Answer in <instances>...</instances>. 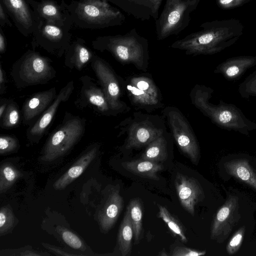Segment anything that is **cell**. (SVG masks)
I'll list each match as a JSON object with an SVG mask.
<instances>
[{"label":"cell","instance_id":"cell-1","mask_svg":"<svg viewBox=\"0 0 256 256\" xmlns=\"http://www.w3.org/2000/svg\"><path fill=\"white\" fill-rule=\"evenodd\" d=\"M242 30V25L236 20L214 22L208 27L175 42L171 47L190 54H212L234 44Z\"/></svg>","mask_w":256,"mask_h":256},{"label":"cell","instance_id":"cell-2","mask_svg":"<svg viewBox=\"0 0 256 256\" xmlns=\"http://www.w3.org/2000/svg\"><path fill=\"white\" fill-rule=\"evenodd\" d=\"M214 92L211 88L196 84L190 94L192 104L218 126L248 136L256 130V122L246 118L236 106L220 100L217 104L210 102Z\"/></svg>","mask_w":256,"mask_h":256},{"label":"cell","instance_id":"cell-3","mask_svg":"<svg viewBox=\"0 0 256 256\" xmlns=\"http://www.w3.org/2000/svg\"><path fill=\"white\" fill-rule=\"evenodd\" d=\"M86 124L85 118L66 112L61 123L47 139L41 160L52 162L66 154L84 136Z\"/></svg>","mask_w":256,"mask_h":256},{"label":"cell","instance_id":"cell-4","mask_svg":"<svg viewBox=\"0 0 256 256\" xmlns=\"http://www.w3.org/2000/svg\"><path fill=\"white\" fill-rule=\"evenodd\" d=\"M56 75L52 60L33 50L28 51L18 58L10 71V76L18 89L48 84Z\"/></svg>","mask_w":256,"mask_h":256},{"label":"cell","instance_id":"cell-5","mask_svg":"<svg viewBox=\"0 0 256 256\" xmlns=\"http://www.w3.org/2000/svg\"><path fill=\"white\" fill-rule=\"evenodd\" d=\"M120 134L127 133L124 143L126 150L146 146L166 132L164 120L158 115L134 113L118 125Z\"/></svg>","mask_w":256,"mask_h":256},{"label":"cell","instance_id":"cell-6","mask_svg":"<svg viewBox=\"0 0 256 256\" xmlns=\"http://www.w3.org/2000/svg\"><path fill=\"white\" fill-rule=\"evenodd\" d=\"M94 47L108 50L122 64H132L138 70L146 71L148 64L147 48L137 38L131 36H116L98 40Z\"/></svg>","mask_w":256,"mask_h":256},{"label":"cell","instance_id":"cell-7","mask_svg":"<svg viewBox=\"0 0 256 256\" xmlns=\"http://www.w3.org/2000/svg\"><path fill=\"white\" fill-rule=\"evenodd\" d=\"M162 112L178 146L195 164L200 158V148L188 122L176 107L166 106Z\"/></svg>","mask_w":256,"mask_h":256},{"label":"cell","instance_id":"cell-8","mask_svg":"<svg viewBox=\"0 0 256 256\" xmlns=\"http://www.w3.org/2000/svg\"><path fill=\"white\" fill-rule=\"evenodd\" d=\"M90 66L114 114L126 110V105L120 100L122 94L120 82L110 66L96 55L90 61Z\"/></svg>","mask_w":256,"mask_h":256},{"label":"cell","instance_id":"cell-9","mask_svg":"<svg viewBox=\"0 0 256 256\" xmlns=\"http://www.w3.org/2000/svg\"><path fill=\"white\" fill-rule=\"evenodd\" d=\"M126 90L132 102L145 109L158 108L161 103L160 92L153 80L146 76H136L128 79Z\"/></svg>","mask_w":256,"mask_h":256},{"label":"cell","instance_id":"cell-10","mask_svg":"<svg viewBox=\"0 0 256 256\" xmlns=\"http://www.w3.org/2000/svg\"><path fill=\"white\" fill-rule=\"evenodd\" d=\"M240 219L238 198L230 195L219 208L212 223L210 238L221 243L231 233Z\"/></svg>","mask_w":256,"mask_h":256},{"label":"cell","instance_id":"cell-11","mask_svg":"<svg viewBox=\"0 0 256 256\" xmlns=\"http://www.w3.org/2000/svg\"><path fill=\"white\" fill-rule=\"evenodd\" d=\"M74 89V82L70 80L63 86L52 104L38 119L28 126L26 132L28 139L38 142L46 133L60 104L67 102Z\"/></svg>","mask_w":256,"mask_h":256},{"label":"cell","instance_id":"cell-12","mask_svg":"<svg viewBox=\"0 0 256 256\" xmlns=\"http://www.w3.org/2000/svg\"><path fill=\"white\" fill-rule=\"evenodd\" d=\"M79 96L74 102L76 107L82 109L90 106L98 113L106 116L114 114L111 110L104 92L90 76H82Z\"/></svg>","mask_w":256,"mask_h":256},{"label":"cell","instance_id":"cell-13","mask_svg":"<svg viewBox=\"0 0 256 256\" xmlns=\"http://www.w3.org/2000/svg\"><path fill=\"white\" fill-rule=\"evenodd\" d=\"M194 4L192 0H166L158 26V38L164 39L178 30L186 12Z\"/></svg>","mask_w":256,"mask_h":256},{"label":"cell","instance_id":"cell-14","mask_svg":"<svg viewBox=\"0 0 256 256\" xmlns=\"http://www.w3.org/2000/svg\"><path fill=\"white\" fill-rule=\"evenodd\" d=\"M76 12L81 19L94 24H108L122 16L105 0H83L78 4Z\"/></svg>","mask_w":256,"mask_h":256},{"label":"cell","instance_id":"cell-15","mask_svg":"<svg viewBox=\"0 0 256 256\" xmlns=\"http://www.w3.org/2000/svg\"><path fill=\"white\" fill-rule=\"evenodd\" d=\"M174 184L182 206L192 216H194L195 206L204 197L200 183L194 177L177 172Z\"/></svg>","mask_w":256,"mask_h":256},{"label":"cell","instance_id":"cell-16","mask_svg":"<svg viewBox=\"0 0 256 256\" xmlns=\"http://www.w3.org/2000/svg\"><path fill=\"white\" fill-rule=\"evenodd\" d=\"M57 96L55 87L36 92L28 98L23 104L21 111L22 122L30 126L54 102Z\"/></svg>","mask_w":256,"mask_h":256},{"label":"cell","instance_id":"cell-17","mask_svg":"<svg viewBox=\"0 0 256 256\" xmlns=\"http://www.w3.org/2000/svg\"><path fill=\"white\" fill-rule=\"evenodd\" d=\"M118 186L110 188L103 207L98 216L103 231L108 232L114 225L124 208V199Z\"/></svg>","mask_w":256,"mask_h":256},{"label":"cell","instance_id":"cell-18","mask_svg":"<svg viewBox=\"0 0 256 256\" xmlns=\"http://www.w3.org/2000/svg\"><path fill=\"white\" fill-rule=\"evenodd\" d=\"M99 148L100 145L97 143L90 146L66 172L55 182L53 186L54 188L63 190L79 177L94 159Z\"/></svg>","mask_w":256,"mask_h":256},{"label":"cell","instance_id":"cell-19","mask_svg":"<svg viewBox=\"0 0 256 256\" xmlns=\"http://www.w3.org/2000/svg\"><path fill=\"white\" fill-rule=\"evenodd\" d=\"M256 66V56H238L230 58L219 64L214 72L220 74L228 80H236L249 68Z\"/></svg>","mask_w":256,"mask_h":256},{"label":"cell","instance_id":"cell-20","mask_svg":"<svg viewBox=\"0 0 256 256\" xmlns=\"http://www.w3.org/2000/svg\"><path fill=\"white\" fill-rule=\"evenodd\" d=\"M226 172L256 190V173L246 158H238L224 164Z\"/></svg>","mask_w":256,"mask_h":256},{"label":"cell","instance_id":"cell-21","mask_svg":"<svg viewBox=\"0 0 256 256\" xmlns=\"http://www.w3.org/2000/svg\"><path fill=\"white\" fill-rule=\"evenodd\" d=\"M64 65L70 69L82 70L94 54L82 42H75L66 52Z\"/></svg>","mask_w":256,"mask_h":256},{"label":"cell","instance_id":"cell-22","mask_svg":"<svg viewBox=\"0 0 256 256\" xmlns=\"http://www.w3.org/2000/svg\"><path fill=\"white\" fill-rule=\"evenodd\" d=\"M122 166L128 172L141 177L159 180L157 173L164 169L159 162L142 159L123 162Z\"/></svg>","mask_w":256,"mask_h":256},{"label":"cell","instance_id":"cell-23","mask_svg":"<svg viewBox=\"0 0 256 256\" xmlns=\"http://www.w3.org/2000/svg\"><path fill=\"white\" fill-rule=\"evenodd\" d=\"M166 132L146 146L140 159L156 162H164L167 159L168 152V142L165 136Z\"/></svg>","mask_w":256,"mask_h":256},{"label":"cell","instance_id":"cell-24","mask_svg":"<svg viewBox=\"0 0 256 256\" xmlns=\"http://www.w3.org/2000/svg\"><path fill=\"white\" fill-rule=\"evenodd\" d=\"M134 230L130 214L126 208L118 235L119 250L122 256H130L132 252Z\"/></svg>","mask_w":256,"mask_h":256},{"label":"cell","instance_id":"cell-25","mask_svg":"<svg viewBox=\"0 0 256 256\" xmlns=\"http://www.w3.org/2000/svg\"><path fill=\"white\" fill-rule=\"evenodd\" d=\"M2 1L19 24L26 28L32 26V18L30 13L24 0Z\"/></svg>","mask_w":256,"mask_h":256},{"label":"cell","instance_id":"cell-26","mask_svg":"<svg viewBox=\"0 0 256 256\" xmlns=\"http://www.w3.org/2000/svg\"><path fill=\"white\" fill-rule=\"evenodd\" d=\"M134 230V238L135 244H138L141 237L142 230V206L138 198L132 200L127 206Z\"/></svg>","mask_w":256,"mask_h":256},{"label":"cell","instance_id":"cell-27","mask_svg":"<svg viewBox=\"0 0 256 256\" xmlns=\"http://www.w3.org/2000/svg\"><path fill=\"white\" fill-rule=\"evenodd\" d=\"M22 121V111L18 104L12 100H8L6 108L0 116V126L5 130L18 126Z\"/></svg>","mask_w":256,"mask_h":256},{"label":"cell","instance_id":"cell-28","mask_svg":"<svg viewBox=\"0 0 256 256\" xmlns=\"http://www.w3.org/2000/svg\"><path fill=\"white\" fill-rule=\"evenodd\" d=\"M22 176L12 164L4 163L0 168V193L6 192Z\"/></svg>","mask_w":256,"mask_h":256},{"label":"cell","instance_id":"cell-29","mask_svg":"<svg viewBox=\"0 0 256 256\" xmlns=\"http://www.w3.org/2000/svg\"><path fill=\"white\" fill-rule=\"evenodd\" d=\"M158 217L161 218L172 232L178 236L183 242H187L188 239L185 234L184 228L180 220L164 206L158 205Z\"/></svg>","mask_w":256,"mask_h":256},{"label":"cell","instance_id":"cell-30","mask_svg":"<svg viewBox=\"0 0 256 256\" xmlns=\"http://www.w3.org/2000/svg\"><path fill=\"white\" fill-rule=\"evenodd\" d=\"M238 91L244 98L256 97V70L248 76L239 85Z\"/></svg>","mask_w":256,"mask_h":256},{"label":"cell","instance_id":"cell-31","mask_svg":"<svg viewBox=\"0 0 256 256\" xmlns=\"http://www.w3.org/2000/svg\"><path fill=\"white\" fill-rule=\"evenodd\" d=\"M56 230L60 234L63 240L70 246L82 251L86 250V246L81 240L72 232L60 226H57Z\"/></svg>","mask_w":256,"mask_h":256},{"label":"cell","instance_id":"cell-32","mask_svg":"<svg viewBox=\"0 0 256 256\" xmlns=\"http://www.w3.org/2000/svg\"><path fill=\"white\" fill-rule=\"evenodd\" d=\"M16 218L8 206L2 207L0 210V235L8 232L14 226Z\"/></svg>","mask_w":256,"mask_h":256},{"label":"cell","instance_id":"cell-33","mask_svg":"<svg viewBox=\"0 0 256 256\" xmlns=\"http://www.w3.org/2000/svg\"><path fill=\"white\" fill-rule=\"evenodd\" d=\"M40 15L49 22H56L62 19V15L58 8L51 2L42 3L39 8Z\"/></svg>","mask_w":256,"mask_h":256},{"label":"cell","instance_id":"cell-34","mask_svg":"<svg viewBox=\"0 0 256 256\" xmlns=\"http://www.w3.org/2000/svg\"><path fill=\"white\" fill-rule=\"evenodd\" d=\"M19 142L12 135H2L0 136V154L4 155L16 152L19 148Z\"/></svg>","mask_w":256,"mask_h":256},{"label":"cell","instance_id":"cell-35","mask_svg":"<svg viewBox=\"0 0 256 256\" xmlns=\"http://www.w3.org/2000/svg\"><path fill=\"white\" fill-rule=\"evenodd\" d=\"M245 226L239 228L230 238L226 245L227 253L230 255L234 254L240 249L244 236Z\"/></svg>","mask_w":256,"mask_h":256},{"label":"cell","instance_id":"cell-36","mask_svg":"<svg viewBox=\"0 0 256 256\" xmlns=\"http://www.w3.org/2000/svg\"><path fill=\"white\" fill-rule=\"evenodd\" d=\"M206 254V251H200L184 246L176 247L172 254V256H199Z\"/></svg>","mask_w":256,"mask_h":256},{"label":"cell","instance_id":"cell-37","mask_svg":"<svg viewBox=\"0 0 256 256\" xmlns=\"http://www.w3.org/2000/svg\"><path fill=\"white\" fill-rule=\"evenodd\" d=\"M248 0H218L220 5L224 8H230L240 6Z\"/></svg>","mask_w":256,"mask_h":256},{"label":"cell","instance_id":"cell-38","mask_svg":"<svg viewBox=\"0 0 256 256\" xmlns=\"http://www.w3.org/2000/svg\"><path fill=\"white\" fill-rule=\"evenodd\" d=\"M7 79L2 64H0V94H3L6 90V84Z\"/></svg>","mask_w":256,"mask_h":256},{"label":"cell","instance_id":"cell-39","mask_svg":"<svg viewBox=\"0 0 256 256\" xmlns=\"http://www.w3.org/2000/svg\"><path fill=\"white\" fill-rule=\"evenodd\" d=\"M42 245L46 247V248L52 251L53 253L57 255H62V256H78V254H72L70 253L66 252L60 249L57 248H56L52 246L49 244L42 243Z\"/></svg>","mask_w":256,"mask_h":256},{"label":"cell","instance_id":"cell-40","mask_svg":"<svg viewBox=\"0 0 256 256\" xmlns=\"http://www.w3.org/2000/svg\"><path fill=\"white\" fill-rule=\"evenodd\" d=\"M6 51V42L4 36L0 34V53L4 54Z\"/></svg>","mask_w":256,"mask_h":256},{"label":"cell","instance_id":"cell-41","mask_svg":"<svg viewBox=\"0 0 256 256\" xmlns=\"http://www.w3.org/2000/svg\"><path fill=\"white\" fill-rule=\"evenodd\" d=\"M0 19L1 21V24L2 22L4 23L6 21V16L3 9L2 6L1 4L0 5Z\"/></svg>","mask_w":256,"mask_h":256},{"label":"cell","instance_id":"cell-42","mask_svg":"<svg viewBox=\"0 0 256 256\" xmlns=\"http://www.w3.org/2000/svg\"><path fill=\"white\" fill-rule=\"evenodd\" d=\"M149 1L153 4L154 10L156 11L158 8L161 0H149Z\"/></svg>","mask_w":256,"mask_h":256},{"label":"cell","instance_id":"cell-43","mask_svg":"<svg viewBox=\"0 0 256 256\" xmlns=\"http://www.w3.org/2000/svg\"><path fill=\"white\" fill-rule=\"evenodd\" d=\"M194 0V1L196 2V1H198V0Z\"/></svg>","mask_w":256,"mask_h":256}]
</instances>
